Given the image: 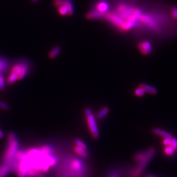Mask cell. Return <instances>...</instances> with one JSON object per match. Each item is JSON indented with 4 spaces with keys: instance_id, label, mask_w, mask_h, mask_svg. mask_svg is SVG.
Segmentation results:
<instances>
[{
    "instance_id": "cell-9",
    "label": "cell",
    "mask_w": 177,
    "mask_h": 177,
    "mask_svg": "<svg viewBox=\"0 0 177 177\" xmlns=\"http://www.w3.org/2000/svg\"><path fill=\"white\" fill-rule=\"evenodd\" d=\"M12 167L8 164L3 163L0 166V177H5L11 171Z\"/></svg>"
},
{
    "instance_id": "cell-3",
    "label": "cell",
    "mask_w": 177,
    "mask_h": 177,
    "mask_svg": "<svg viewBox=\"0 0 177 177\" xmlns=\"http://www.w3.org/2000/svg\"><path fill=\"white\" fill-rule=\"evenodd\" d=\"M30 71V64L28 61H20L13 66L10 74L16 76L18 80H21L28 75Z\"/></svg>"
},
{
    "instance_id": "cell-14",
    "label": "cell",
    "mask_w": 177,
    "mask_h": 177,
    "mask_svg": "<svg viewBox=\"0 0 177 177\" xmlns=\"http://www.w3.org/2000/svg\"><path fill=\"white\" fill-rule=\"evenodd\" d=\"M109 112V108L108 106H105L103 108H102L97 114V118L101 120L104 118L106 116L108 115V114Z\"/></svg>"
},
{
    "instance_id": "cell-24",
    "label": "cell",
    "mask_w": 177,
    "mask_h": 177,
    "mask_svg": "<svg viewBox=\"0 0 177 177\" xmlns=\"http://www.w3.org/2000/svg\"><path fill=\"white\" fill-rule=\"evenodd\" d=\"M0 108L4 110H9V106L8 104H5L4 102L0 101Z\"/></svg>"
},
{
    "instance_id": "cell-27",
    "label": "cell",
    "mask_w": 177,
    "mask_h": 177,
    "mask_svg": "<svg viewBox=\"0 0 177 177\" xmlns=\"http://www.w3.org/2000/svg\"><path fill=\"white\" fill-rule=\"evenodd\" d=\"M110 177H120V176L118 175V174H117V173H113L112 175V176Z\"/></svg>"
},
{
    "instance_id": "cell-11",
    "label": "cell",
    "mask_w": 177,
    "mask_h": 177,
    "mask_svg": "<svg viewBox=\"0 0 177 177\" xmlns=\"http://www.w3.org/2000/svg\"><path fill=\"white\" fill-rule=\"evenodd\" d=\"M74 151L76 152V154H78L80 157L84 158H88V154L87 149H84V148H82L76 146L74 148Z\"/></svg>"
},
{
    "instance_id": "cell-8",
    "label": "cell",
    "mask_w": 177,
    "mask_h": 177,
    "mask_svg": "<svg viewBox=\"0 0 177 177\" xmlns=\"http://www.w3.org/2000/svg\"><path fill=\"white\" fill-rule=\"evenodd\" d=\"M72 169L75 170L76 172L82 171L84 169V163L79 159H72L71 163Z\"/></svg>"
},
{
    "instance_id": "cell-20",
    "label": "cell",
    "mask_w": 177,
    "mask_h": 177,
    "mask_svg": "<svg viewBox=\"0 0 177 177\" xmlns=\"http://www.w3.org/2000/svg\"><path fill=\"white\" fill-rule=\"evenodd\" d=\"M173 148V150H174V151L177 152V139L175 138H172L171 139V143L170 145L169 146Z\"/></svg>"
},
{
    "instance_id": "cell-5",
    "label": "cell",
    "mask_w": 177,
    "mask_h": 177,
    "mask_svg": "<svg viewBox=\"0 0 177 177\" xmlns=\"http://www.w3.org/2000/svg\"><path fill=\"white\" fill-rule=\"evenodd\" d=\"M54 4L56 8L60 6H65L68 10V15L71 16L74 13V6L71 0H54Z\"/></svg>"
},
{
    "instance_id": "cell-10",
    "label": "cell",
    "mask_w": 177,
    "mask_h": 177,
    "mask_svg": "<svg viewBox=\"0 0 177 177\" xmlns=\"http://www.w3.org/2000/svg\"><path fill=\"white\" fill-rule=\"evenodd\" d=\"M152 132L154 134L159 136L163 138H172L173 136L167 131H163L159 128H154L153 129Z\"/></svg>"
},
{
    "instance_id": "cell-19",
    "label": "cell",
    "mask_w": 177,
    "mask_h": 177,
    "mask_svg": "<svg viewBox=\"0 0 177 177\" xmlns=\"http://www.w3.org/2000/svg\"><path fill=\"white\" fill-rule=\"evenodd\" d=\"M75 143H76V146L78 147H80L84 149H87V146L86 145V144L84 143L83 141H82L81 140L79 139H76L75 140Z\"/></svg>"
},
{
    "instance_id": "cell-26",
    "label": "cell",
    "mask_w": 177,
    "mask_h": 177,
    "mask_svg": "<svg viewBox=\"0 0 177 177\" xmlns=\"http://www.w3.org/2000/svg\"><path fill=\"white\" fill-rule=\"evenodd\" d=\"M4 138V134L2 132V131L0 130V139H2Z\"/></svg>"
},
{
    "instance_id": "cell-23",
    "label": "cell",
    "mask_w": 177,
    "mask_h": 177,
    "mask_svg": "<svg viewBox=\"0 0 177 177\" xmlns=\"http://www.w3.org/2000/svg\"><path fill=\"white\" fill-rule=\"evenodd\" d=\"M171 139V138H163L162 143H163V144L164 145V147L169 146L170 145Z\"/></svg>"
},
{
    "instance_id": "cell-21",
    "label": "cell",
    "mask_w": 177,
    "mask_h": 177,
    "mask_svg": "<svg viewBox=\"0 0 177 177\" xmlns=\"http://www.w3.org/2000/svg\"><path fill=\"white\" fill-rule=\"evenodd\" d=\"M5 88V80L2 74H0V90H4Z\"/></svg>"
},
{
    "instance_id": "cell-28",
    "label": "cell",
    "mask_w": 177,
    "mask_h": 177,
    "mask_svg": "<svg viewBox=\"0 0 177 177\" xmlns=\"http://www.w3.org/2000/svg\"><path fill=\"white\" fill-rule=\"evenodd\" d=\"M32 1H34V2H36V1H37L38 0H32Z\"/></svg>"
},
{
    "instance_id": "cell-15",
    "label": "cell",
    "mask_w": 177,
    "mask_h": 177,
    "mask_svg": "<svg viewBox=\"0 0 177 177\" xmlns=\"http://www.w3.org/2000/svg\"><path fill=\"white\" fill-rule=\"evenodd\" d=\"M61 51V48L60 47L56 46L52 48L50 52H49L48 56L51 59H54L56 57H57V56L59 55Z\"/></svg>"
},
{
    "instance_id": "cell-2",
    "label": "cell",
    "mask_w": 177,
    "mask_h": 177,
    "mask_svg": "<svg viewBox=\"0 0 177 177\" xmlns=\"http://www.w3.org/2000/svg\"><path fill=\"white\" fill-rule=\"evenodd\" d=\"M84 114L86 116V121L88 123V128L91 134L94 139L98 138L100 136L99 130L97 126L96 119L92 113V111L90 109L87 108L84 110Z\"/></svg>"
},
{
    "instance_id": "cell-18",
    "label": "cell",
    "mask_w": 177,
    "mask_h": 177,
    "mask_svg": "<svg viewBox=\"0 0 177 177\" xmlns=\"http://www.w3.org/2000/svg\"><path fill=\"white\" fill-rule=\"evenodd\" d=\"M58 9L59 14L60 15H62V16L68 15V9L66 8L65 6H60L59 7H58Z\"/></svg>"
},
{
    "instance_id": "cell-4",
    "label": "cell",
    "mask_w": 177,
    "mask_h": 177,
    "mask_svg": "<svg viewBox=\"0 0 177 177\" xmlns=\"http://www.w3.org/2000/svg\"><path fill=\"white\" fill-rule=\"evenodd\" d=\"M156 151L154 148H151L146 151L139 152L134 156V160L138 163L140 162L149 163L155 154Z\"/></svg>"
},
{
    "instance_id": "cell-1",
    "label": "cell",
    "mask_w": 177,
    "mask_h": 177,
    "mask_svg": "<svg viewBox=\"0 0 177 177\" xmlns=\"http://www.w3.org/2000/svg\"><path fill=\"white\" fill-rule=\"evenodd\" d=\"M19 142L14 133H10L8 137V145L3 158L4 163L8 164L12 167L14 162L15 156L19 151Z\"/></svg>"
},
{
    "instance_id": "cell-17",
    "label": "cell",
    "mask_w": 177,
    "mask_h": 177,
    "mask_svg": "<svg viewBox=\"0 0 177 177\" xmlns=\"http://www.w3.org/2000/svg\"><path fill=\"white\" fill-rule=\"evenodd\" d=\"M174 150L170 146H166L164 147V153L167 156H171L175 154Z\"/></svg>"
},
{
    "instance_id": "cell-25",
    "label": "cell",
    "mask_w": 177,
    "mask_h": 177,
    "mask_svg": "<svg viewBox=\"0 0 177 177\" xmlns=\"http://www.w3.org/2000/svg\"><path fill=\"white\" fill-rule=\"evenodd\" d=\"M171 14H172V16H173L174 19H177V8L176 7H174L171 10Z\"/></svg>"
},
{
    "instance_id": "cell-7",
    "label": "cell",
    "mask_w": 177,
    "mask_h": 177,
    "mask_svg": "<svg viewBox=\"0 0 177 177\" xmlns=\"http://www.w3.org/2000/svg\"><path fill=\"white\" fill-rule=\"evenodd\" d=\"M109 8V6L108 3L105 1H101L100 2H98L97 4L96 5L95 10L98 11V12L101 13L102 14H105L107 13Z\"/></svg>"
},
{
    "instance_id": "cell-12",
    "label": "cell",
    "mask_w": 177,
    "mask_h": 177,
    "mask_svg": "<svg viewBox=\"0 0 177 177\" xmlns=\"http://www.w3.org/2000/svg\"><path fill=\"white\" fill-rule=\"evenodd\" d=\"M139 87L142 88L145 92V93H150L151 94H155L157 93V90L156 88L149 84H142L140 85Z\"/></svg>"
},
{
    "instance_id": "cell-6",
    "label": "cell",
    "mask_w": 177,
    "mask_h": 177,
    "mask_svg": "<svg viewBox=\"0 0 177 177\" xmlns=\"http://www.w3.org/2000/svg\"><path fill=\"white\" fill-rule=\"evenodd\" d=\"M138 46L139 50L144 55H148L152 51L151 44L148 41H144L142 42L139 43Z\"/></svg>"
},
{
    "instance_id": "cell-13",
    "label": "cell",
    "mask_w": 177,
    "mask_h": 177,
    "mask_svg": "<svg viewBox=\"0 0 177 177\" xmlns=\"http://www.w3.org/2000/svg\"><path fill=\"white\" fill-rule=\"evenodd\" d=\"M9 64L7 60L4 58H0V74L4 73L8 68Z\"/></svg>"
},
{
    "instance_id": "cell-16",
    "label": "cell",
    "mask_w": 177,
    "mask_h": 177,
    "mask_svg": "<svg viewBox=\"0 0 177 177\" xmlns=\"http://www.w3.org/2000/svg\"><path fill=\"white\" fill-rule=\"evenodd\" d=\"M39 148L47 155H54L53 148L50 145H43Z\"/></svg>"
},
{
    "instance_id": "cell-22",
    "label": "cell",
    "mask_w": 177,
    "mask_h": 177,
    "mask_svg": "<svg viewBox=\"0 0 177 177\" xmlns=\"http://www.w3.org/2000/svg\"><path fill=\"white\" fill-rule=\"evenodd\" d=\"M135 94L136 96H138V97H142V96H143L145 94V92L143 90L142 88H140V87L138 88L135 89Z\"/></svg>"
}]
</instances>
